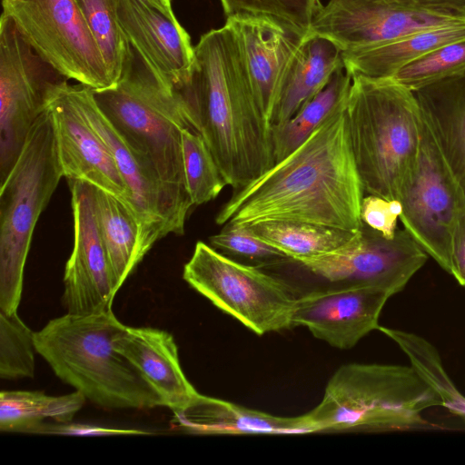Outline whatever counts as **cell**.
<instances>
[{
  "label": "cell",
  "mask_w": 465,
  "mask_h": 465,
  "mask_svg": "<svg viewBox=\"0 0 465 465\" xmlns=\"http://www.w3.org/2000/svg\"><path fill=\"white\" fill-rule=\"evenodd\" d=\"M79 391L50 396L40 391H2L0 393V430L22 432L31 426L53 420L72 421L85 402Z\"/></svg>",
  "instance_id": "27"
},
{
  "label": "cell",
  "mask_w": 465,
  "mask_h": 465,
  "mask_svg": "<svg viewBox=\"0 0 465 465\" xmlns=\"http://www.w3.org/2000/svg\"><path fill=\"white\" fill-rule=\"evenodd\" d=\"M150 5L160 10L162 13L166 15L168 17L173 20H177L172 7L171 0H145Z\"/></svg>",
  "instance_id": "40"
},
{
  "label": "cell",
  "mask_w": 465,
  "mask_h": 465,
  "mask_svg": "<svg viewBox=\"0 0 465 465\" xmlns=\"http://www.w3.org/2000/svg\"><path fill=\"white\" fill-rule=\"evenodd\" d=\"M114 345L173 412L186 407L198 395L182 370L177 345L169 332L151 327L125 326L114 338Z\"/></svg>",
  "instance_id": "20"
},
{
  "label": "cell",
  "mask_w": 465,
  "mask_h": 465,
  "mask_svg": "<svg viewBox=\"0 0 465 465\" xmlns=\"http://www.w3.org/2000/svg\"><path fill=\"white\" fill-rule=\"evenodd\" d=\"M465 39V23L430 28L393 41L341 52L343 66L351 75L393 76L405 65L445 45Z\"/></svg>",
  "instance_id": "23"
},
{
  "label": "cell",
  "mask_w": 465,
  "mask_h": 465,
  "mask_svg": "<svg viewBox=\"0 0 465 465\" xmlns=\"http://www.w3.org/2000/svg\"><path fill=\"white\" fill-rule=\"evenodd\" d=\"M450 274L462 286H465V206L456 221L451 239Z\"/></svg>",
  "instance_id": "38"
},
{
  "label": "cell",
  "mask_w": 465,
  "mask_h": 465,
  "mask_svg": "<svg viewBox=\"0 0 465 465\" xmlns=\"http://www.w3.org/2000/svg\"><path fill=\"white\" fill-rule=\"evenodd\" d=\"M256 103L271 124L291 66L310 36L282 19L242 14L226 18Z\"/></svg>",
  "instance_id": "15"
},
{
  "label": "cell",
  "mask_w": 465,
  "mask_h": 465,
  "mask_svg": "<svg viewBox=\"0 0 465 465\" xmlns=\"http://www.w3.org/2000/svg\"><path fill=\"white\" fill-rule=\"evenodd\" d=\"M352 76L344 66L289 121L272 125L274 163L296 150L349 94Z\"/></svg>",
  "instance_id": "28"
},
{
  "label": "cell",
  "mask_w": 465,
  "mask_h": 465,
  "mask_svg": "<svg viewBox=\"0 0 465 465\" xmlns=\"http://www.w3.org/2000/svg\"><path fill=\"white\" fill-rule=\"evenodd\" d=\"M443 402L410 365L348 363L306 413L314 432L405 430L427 423L422 412Z\"/></svg>",
  "instance_id": "6"
},
{
  "label": "cell",
  "mask_w": 465,
  "mask_h": 465,
  "mask_svg": "<svg viewBox=\"0 0 465 465\" xmlns=\"http://www.w3.org/2000/svg\"><path fill=\"white\" fill-rule=\"evenodd\" d=\"M45 108L52 118L64 176L107 191L133 209L132 195L114 155L84 117L66 79L50 88Z\"/></svg>",
  "instance_id": "17"
},
{
  "label": "cell",
  "mask_w": 465,
  "mask_h": 465,
  "mask_svg": "<svg viewBox=\"0 0 465 465\" xmlns=\"http://www.w3.org/2000/svg\"><path fill=\"white\" fill-rule=\"evenodd\" d=\"M211 246L255 263V266L282 265L290 257L257 237L245 223H225L209 238Z\"/></svg>",
  "instance_id": "34"
},
{
  "label": "cell",
  "mask_w": 465,
  "mask_h": 465,
  "mask_svg": "<svg viewBox=\"0 0 465 465\" xmlns=\"http://www.w3.org/2000/svg\"><path fill=\"white\" fill-rule=\"evenodd\" d=\"M183 280L258 335L292 326L296 298L281 279L239 262L198 241Z\"/></svg>",
  "instance_id": "8"
},
{
  "label": "cell",
  "mask_w": 465,
  "mask_h": 465,
  "mask_svg": "<svg viewBox=\"0 0 465 465\" xmlns=\"http://www.w3.org/2000/svg\"><path fill=\"white\" fill-rule=\"evenodd\" d=\"M94 203L117 293L148 252L143 227L133 209L107 191L94 186Z\"/></svg>",
  "instance_id": "24"
},
{
  "label": "cell",
  "mask_w": 465,
  "mask_h": 465,
  "mask_svg": "<svg viewBox=\"0 0 465 465\" xmlns=\"http://www.w3.org/2000/svg\"><path fill=\"white\" fill-rule=\"evenodd\" d=\"M70 90L84 117L114 155L132 195L147 251L169 233L183 234L187 215L99 108L93 89L78 84H70Z\"/></svg>",
  "instance_id": "14"
},
{
  "label": "cell",
  "mask_w": 465,
  "mask_h": 465,
  "mask_svg": "<svg viewBox=\"0 0 465 465\" xmlns=\"http://www.w3.org/2000/svg\"><path fill=\"white\" fill-rule=\"evenodd\" d=\"M347 97L296 150L234 190L216 224L289 220L359 231L364 189L350 142Z\"/></svg>",
  "instance_id": "1"
},
{
  "label": "cell",
  "mask_w": 465,
  "mask_h": 465,
  "mask_svg": "<svg viewBox=\"0 0 465 465\" xmlns=\"http://www.w3.org/2000/svg\"><path fill=\"white\" fill-rule=\"evenodd\" d=\"M460 23L465 21L412 10L397 0H329L314 17L309 34L326 38L345 52Z\"/></svg>",
  "instance_id": "13"
},
{
  "label": "cell",
  "mask_w": 465,
  "mask_h": 465,
  "mask_svg": "<svg viewBox=\"0 0 465 465\" xmlns=\"http://www.w3.org/2000/svg\"><path fill=\"white\" fill-rule=\"evenodd\" d=\"M341 67V49L326 38L310 35L288 73L271 126L289 121Z\"/></svg>",
  "instance_id": "25"
},
{
  "label": "cell",
  "mask_w": 465,
  "mask_h": 465,
  "mask_svg": "<svg viewBox=\"0 0 465 465\" xmlns=\"http://www.w3.org/2000/svg\"><path fill=\"white\" fill-rule=\"evenodd\" d=\"M245 224L257 237L293 260L332 252L350 242L359 232L289 220Z\"/></svg>",
  "instance_id": "26"
},
{
  "label": "cell",
  "mask_w": 465,
  "mask_h": 465,
  "mask_svg": "<svg viewBox=\"0 0 465 465\" xmlns=\"http://www.w3.org/2000/svg\"><path fill=\"white\" fill-rule=\"evenodd\" d=\"M345 114L364 192L399 201L422 139L423 117L414 92L391 77L353 75Z\"/></svg>",
  "instance_id": "4"
},
{
  "label": "cell",
  "mask_w": 465,
  "mask_h": 465,
  "mask_svg": "<svg viewBox=\"0 0 465 465\" xmlns=\"http://www.w3.org/2000/svg\"><path fill=\"white\" fill-rule=\"evenodd\" d=\"M98 45L114 84L134 64V52L118 19V0H75Z\"/></svg>",
  "instance_id": "29"
},
{
  "label": "cell",
  "mask_w": 465,
  "mask_h": 465,
  "mask_svg": "<svg viewBox=\"0 0 465 465\" xmlns=\"http://www.w3.org/2000/svg\"><path fill=\"white\" fill-rule=\"evenodd\" d=\"M391 296L382 289L361 284L315 290L296 298L292 324L306 327L334 348L349 350L378 330L380 314Z\"/></svg>",
  "instance_id": "18"
},
{
  "label": "cell",
  "mask_w": 465,
  "mask_h": 465,
  "mask_svg": "<svg viewBox=\"0 0 465 465\" xmlns=\"http://www.w3.org/2000/svg\"><path fill=\"white\" fill-rule=\"evenodd\" d=\"M401 211L402 207L398 200L369 194L362 199L361 217L366 225L391 239L397 232V221Z\"/></svg>",
  "instance_id": "36"
},
{
  "label": "cell",
  "mask_w": 465,
  "mask_h": 465,
  "mask_svg": "<svg viewBox=\"0 0 465 465\" xmlns=\"http://www.w3.org/2000/svg\"><path fill=\"white\" fill-rule=\"evenodd\" d=\"M226 18L242 15H270L304 31L322 7L321 0H220Z\"/></svg>",
  "instance_id": "35"
},
{
  "label": "cell",
  "mask_w": 465,
  "mask_h": 465,
  "mask_svg": "<svg viewBox=\"0 0 465 465\" xmlns=\"http://www.w3.org/2000/svg\"><path fill=\"white\" fill-rule=\"evenodd\" d=\"M124 328L112 309L66 312L35 332V350L60 380L101 407H164L141 372L115 349L114 338Z\"/></svg>",
  "instance_id": "3"
},
{
  "label": "cell",
  "mask_w": 465,
  "mask_h": 465,
  "mask_svg": "<svg viewBox=\"0 0 465 465\" xmlns=\"http://www.w3.org/2000/svg\"><path fill=\"white\" fill-rule=\"evenodd\" d=\"M403 6L420 12L462 18L465 0H397ZM463 19V18H462Z\"/></svg>",
  "instance_id": "39"
},
{
  "label": "cell",
  "mask_w": 465,
  "mask_h": 465,
  "mask_svg": "<svg viewBox=\"0 0 465 465\" xmlns=\"http://www.w3.org/2000/svg\"><path fill=\"white\" fill-rule=\"evenodd\" d=\"M183 430L197 434H302L314 432L306 413L280 417L224 400L198 395L173 412Z\"/></svg>",
  "instance_id": "21"
},
{
  "label": "cell",
  "mask_w": 465,
  "mask_h": 465,
  "mask_svg": "<svg viewBox=\"0 0 465 465\" xmlns=\"http://www.w3.org/2000/svg\"><path fill=\"white\" fill-rule=\"evenodd\" d=\"M465 72V39L436 48L399 70L391 78L415 92Z\"/></svg>",
  "instance_id": "32"
},
{
  "label": "cell",
  "mask_w": 465,
  "mask_h": 465,
  "mask_svg": "<svg viewBox=\"0 0 465 465\" xmlns=\"http://www.w3.org/2000/svg\"><path fill=\"white\" fill-rule=\"evenodd\" d=\"M194 51L192 77L179 92L193 127L227 184L238 190L274 164L271 124L256 103L226 24L203 34Z\"/></svg>",
  "instance_id": "2"
},
{
  "label": "cell",
  "mask_w": 465,
  "mask_h": 465,
  "mask_svg": "<svg viewBox=\"0 0 465 465\" xmlns=\"http://www.w3.org/2000/svg\"><path fill=\"white\" fill-rule=\"evenodd\" d=\"M93 95L128 145L188 215L193 204L184 176L182 131L194 128L180 92L159 83L144 66L135 67L134 61L117 84L93 90Z\"/></svg>",
  "instance_id": "5"
},
{
  "label": "cell",
  "mask_w": 465,
  "mask_h": 465,
  "mask_svg": "<svg viewBox=\"0 0 465 465\" xmlns=\"http://www.w3.org/2000/svg\"><path fill=\"white\" fill-rule=\"evenodd\" d=\"M74 216V248L64 275L67 313L89 314L112 309L116 294L94 203V186L68 180Z\"/></svg>",
  "instance_id": "16"
},
{
  "label": "cell",
  "mask_w": 465,
  "mask_h": 465,
  "mask_svg": "<svg viewBox=\"0 0 465 465\" xmlns=\"http://www.w3.org/2000/svg\"><path fill=\"white\" fill-rule=\"evenodd\" d=\"M118 19L142 64L164 86L180 91L193 74L194 46L187 31L145 0H118Z\"/></svg>",
  "instance_id": "19"
},
{
  "label": "cell",
  "mask_w": 465,
  "mask_h": 465,
  "mask_svg": "<svg viewBox=\"0 0 465 465\" xmlns=\"http://www.w3.org/2000/svg\"><path fill=\"white\" fill-rule=\"evenodd\" d=\"M2 5V14L60 75L93 90L114 85L75 0H3Z\"/></svg>",
  "instance_id": "9"
},
{
  "label": "cell",
  "mask_w": 465,
  "mask_h": 465,
  "mask_svg": "<svg viewBox=\"0 0 465 465\" xmlns=\"http://www.w3.org/2000/svg\"><path fill=\"white\" fill-rule=\"evenodd\" d=\"M462 18H463V20L465 21V12H464V13H463V15H462Z\"/></svg>",
  "instance_id": "41"
},
{
  "label": "cell",
  "mask_w": 465,
  "mask_h": 465,
  "mask_svg": "<svg viewBox=\"0 0 465 465\" xmlns=\"http://www.w3.org/2000/svg\"><path fill=\"white\" fill-rule=\"evenodd\" d=\"M62 177L52 118L45 108L0 184V312L17 313L33 232Z\"/></svg>",
  "instance_id": "7"
},
{
  "label": "cell",
  "mask_w": 465,
  "mask_h": 465,
  "mask_svg": "<svg viewBox=\"0 0 465 465\" xmlns=\"http://www.w3.org/2000/svg\"><path fill=\"white\" fill-rule=\"evenodd\" d=\"M428 254L405 230L388 239L362 223L341 247L316 256L292 261L310 273L334 285L361 284L401 292L424 265Z\"/></svg>",
  "instance_id": "12"
},
{
  "label": "cell",
  "mask_w": 465,
  "mask_h": 465,
  "mask_svg": "<svg viewBox=\"0 0 465 465\" xmlns=\"http://www.w3.org/2000/svg\"><path fill=\"white\" fill-rule=\"evenodd\" d=\"M182 149L186 187L193 204L215 199L228 184L202 135L193 128H183Z\"/></svg>",
  "instance_id": "31"
},
{
  "label": "cell",
  "mask_w": 465,
  "mask_h": 465,
  "mask_svg": "<svg viewBox=\"0 0 465 465\" xmlns=\"http://www.w3.org/2000/svg\"><path fill=\"white\" fill-rule=\"evenodd\" d=\"M35 351V332L17 313L0 312V378H33Z\"/></svg>",
  "instance_id": "33"
},
{
  "label": "cell",
  "mask_w": 465,
  "mask_h": 465,
  "mask_svg": "<svg viewBox=\"0 0 465 465\" xmlns=\"http://www.w3.org/2000/svg\"><path fill=\"white\" fill-rule=\"evenodd\" d=\"M399 202L404 229L450 274L452 232L465 206V192L424 117L417 163Z\"/></svg>",
  "instance_id": "10"
},
{
  "label": "cell",
  "mask_w": 465,
  "mask_h": 465,
  "mask_svg": "<svg viewBox=\"0 0 465 465\" xmlns=\"http://www.w3.org/2000/svg\"><path fill=\"white\" fill-rule=\"evenodd\" d=\"M21 36L13 21L0 19V184L17 161L29 133L45 110L50 88L64 80Z\"/></svg>",
  "instance_id": "11"
},
{
  "label": "cell",
  "mask_w": 465,
  "mask_h": 465,
  "mask_svg": "<svg viewBox=\"0 0 465 465\" xmlns=\"http://www.w3.org/2000/svg\"><path fill=\"white\" fill-rule=\"evenodd\" d=\"M25 433L68 436L151 435L152 432L136 429H114L96 425L67 422H41L29 427Z\"/></svg>",
  "instance_id": "37"
},
{
  "label": "cell",
  "mask_w": 465,
  "mask_h": 465,
  "mask_svg": "<svg viewBox=\"0 0 465 465\" xmlns=\"http://www.w3.org/2000/svg\"><path fill=\"white\" fill-rule=\"evenodd\" d=\"M378 330L399 345L411 366L435 390L443 407L465 420V397L447 374L438 350L418 334L382 326Z\"/></svg>",
  "instance_id": "30"
},
{
  "label": "cell",
  "mask_w": 465,
  "mask_h": 465,
  "mask_svg": "<svg viewBox=\"0 0 465 465\" xmlns=\"http://www.w3.org/2000/svg\"><path fill=\"white\" fill-rule=\"evenodd\" d=\"M414 94L465 192V72L426 85Z\"/></svg>",
  "instance_id": "22"
}]
</instances>
